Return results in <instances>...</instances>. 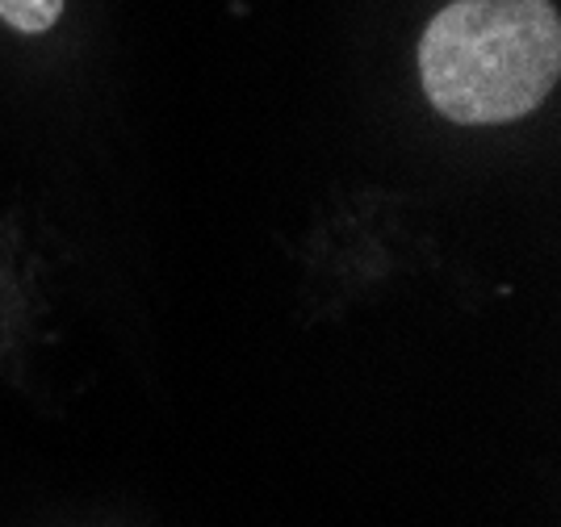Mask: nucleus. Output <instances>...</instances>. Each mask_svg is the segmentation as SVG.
Wrapping results in <instances>:
<instances>
[{
	"instance_id": "obj_2",
	"label": "nucleus",
	"mask_w": 561,
	"mask_h": 527,
	"mask_svg": "<svg viewBox=\"0 0 561 527\" xmlns=\"http://www.w3.org/2000/svg\"><path fill=\"white\" fill-rule=\"evenodd\" d=\"M64 18V0H0V22L18 34H47Z\"/></svg>"
},
{
	"instance_id": "obj_1",
	"label": "nucleus",
	"mask_w": 561,
	"mask_h": 527,
	"mask_svg": "<svg viewBox=\"0 0 561 527\" xmlns=\"http://www.w3.org/2000/svg\"><path fill=\"white\" fill-rule=\"evenodd\" d=\"M561 68V22L549 0H453L420 38V80L457 126H503L533 114Z\"/></svg>"
}]
</instances>
